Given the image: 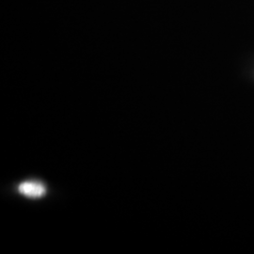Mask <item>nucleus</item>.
I'll list each match as a JSON object with an SVG mask.
<instances>
[{
    "label": "nucleus",
    "mask_w": 254,
    "mask_h": 254,
    "mask_svg": "<svg viewBox=\"0 0 254 254\" xmlns=\"http://www.w3.org/2000/svg\"><path fill=\"white\" fill-rule=\"evenodd\" d=\"M18 190L28 198H40L45 195L46 188L41 183L24 182L19 186Z\"/></svg>",
    "instance_id": "nucleus-1"
}]
</instances>
